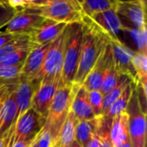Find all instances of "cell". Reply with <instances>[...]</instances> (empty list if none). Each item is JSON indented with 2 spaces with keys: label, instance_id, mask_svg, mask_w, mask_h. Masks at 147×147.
<instances>
[{
  "label": "cell",
  "instance_id": "obj_1",
  "mask_svg": "<svg viewBox=\"0 0 147 147\" xmlns=\"http://www.w3.org/2000/svg\"><path fill=\"white\" fill-rule=\"evenodd\" d=\"M9 3L18 12L24 11L56 22L71 24L82 22L83 13L77 0H15Z\"/></svg>",
  "mask_w": 147,
  "mask_h": 147
},
{
  "label": "cell",
  "instance_id": "obj_2",
  "mask_svg": "<svg viewBox=\"0 0 147 147\" xmlns=\"http://www.w3.org/2000/svg\"><path fill=\"white\" fill-rule=\"evenodd\" d=\"M81 22L83 25V38L78 71L73 81V84L78 85H83L88 74L110 40L87 16H83Z\"/></svg>",
  "mask_w": 147,
  "mask_h": 147
},
{
  "label": "cell",
  "instance_id": "obj_3",
  "mask_svg": "<svg viewBox=\"0 0 147 147\" xmlns=\"http://www.w3.org/2000/svg\"><path fill=\"white\" fill-rule=\"evenodd\" d=\"M83 38L82 22L68 24L65 29L64 65L59 86L73 84L81 51Z\"/></svg>",
  "mask_w": 147,
  "mask_h": 147
},
{
  "label": "cell",
  "instance_id": "obj_4",
  "mask_svg": "<svg viewBox=\"0 0 147 147\" xmlns=\"http://www.w3.org/2000/svg\"><path fill=\"white\" fill-rule=\"evenodd\" d=\"M79 86L81 85L76 84L59 86L54 94L44 126L52 132L56 140L59 129L71 109L73 97Z\"/></svg>",
  "mask_w": 147,
  "mask_h": 147
},
{
  "label": "cell",
  "instance_id": "obj_5",
  "mask_svg": "<svg viewBox=\"0 0 147 147\" xmlns=\"http://www.w3.org/2000/svg\"><path fill=\"white\" fill-rule=\"evenodd\" d=\"M126 111L128 115V134L132 147H146V112L140 103L136 85Z\"/></svg>",
  "mask_w": 147,
  "mask_h": 147
},
{
  "label": "cell",
  "instance_id": "obj_6",
  "mask_svg": "<svg viewBox=\"0 0 147 147\" xmlns=\"http://www.w3.org/2000/svg\"><path fill=\"white\" fill-rule=\"evenodd\" d=\"M46 118L29 109L16 122L6 147L19 140H34L42 130Z\"/></svg>",
  "mask_w": 147,
  "mask_h": 147
},
{
  "label": "cell",
  "instance_id": "obj_7",
  "mask_svg": "<svg viewBox=\"0 0 147 147\" xmlns=\"http://www.w3.org/2000/svg\"><path fill=\"white\" fill-rule=\"evenodd\" d=\"M146 3L143 0L119 1L115 0V9L120 21L126 20L127 25L123 28L142 29L146 28Z\"/></svg>",
  "mask_w": 147,
  "mask_h": 147
},
{
  "label": "cell",
  "instance_id": "obj_8",
  "mask_svg": "<svg viewBox=\"0 0 147 147\" xmlns=\"http://www.w3.org/2000/svg\"><path fill=\"white\" fill-rule=\"evenodd\" d=\"M66 28V27H65ZM64 47H65V30L49 46L43 66L40 78H59L60 80L64 65Z\"/></svg>",
  "mask_w": 147,
  "mask_h": 147
},
{
  "label": "cell",
  "instance_id": "obj_9",
  "mask_svg": "<svg viewBox=\"0 0 147 147\" xmlns=\"http://www.w3.org/2000/svg\"><path fill=\"white\" fill-rule=\"evenodd\" d=\"M115 70L119 75L127 77L135 85L138 84L137 76L133 66V56L134 51L127 47L121 40H109Z\"/></svg>",
  "mask_w": 147,
  "mask_h": 147
},
{
  "label": "cell",
  "instance_id": "obj_10",
  "mask_svg": "<svg viewBox=\"0 0 147 147\" xmlns=\"http://www.w3.org/2000/svg\"><path fill=\"white\" fill-rule=\"evenodd\" d=\"M59 78H42L40 85L33 96L31 109L46 119L54 94L59 87Z\"/></svg>",
  "mask_w": 147,
  "mask_h": 147
},
{
  "label": "cell",
  "instance_id": "obj_11",
  "mask_svg": "<svg viewBox=\"0 0 147 147\" xmlns=\"http://www.w3.org/2000/svg\"><path fill=\"white\" fill-rule=\"evenodd\" d=\"M51 43H47L40 46H33L30 48L21 69L20 82L30 81L40 78L45 56Z\"/></svg>",
  "mask_w": 147,
  "mask_h": 147
},
{
  "label": "cell",
  "instance_id": "obj_12",
  "mask_svg": "<svg viewBox=\"0 0 147 147\" xmlns=\"http://www.w3.org/2000/svg\"><path fill=\"white\" fill-rule=\"evenodd\" d=\"M41 81L40 78L30 80V81H22L20 82L16 90H15V99H16V121L15 124L8 136V139L6 142L4 143L5 147L8 144V141L9 140V137L12 134L13 128L16 125V121L23 115L25 114L29 109H31L32 105V99L34 95V92L38 89L40 83Z\"/></svg>",
  "mask_w": 147,
  "mask_h": 147
},
{
  "label": "cell",
  "instance_id": "obj_13",
  "mask_svg": "<svg viewBox=\"0 0 147 147\" xmlns=\"http://www.w3.org/2000/svg\"><path fill=\"white\" fill-rule=\"evenodd\" d=\"M44 20L45 19L41 16L19 11L1 30L13 34L29 36L41 25Z\"/></svg>",
  "mask_w": 147,
  "mask_h": 147
},
{
  "label": "cell",
  "instance_id": "obj_14",
  "mask_svg": "<svg viewBox=\"0 0 147 147\" xmlns=\"http://www.w3.org/2000/svg\"><path fill=\"white\" fill-rule=\"evenodd\" d=\"M88 18L110 40H120L119 34L123 31V25L115 8L97 13Z\"/></svg>",
  "mask_w": 147,
  "mask_h": 147
},
{
  "label": "cell",
  "instance_id": "obj_15",
  "mask_svg": "<svg viewBox=\"0 0 147 147\" xmlns=\"http://www.w3.org/2000/svg\"><path fill=\"white\" fill-rule=\"evenodd\" d=\"M67 25L45 19L41 25L29 35V40L34 46L51 43L64 32Z\"/></svg>",
  "mask_w": 147,
  "mask_h": 147
},
{
  "label": "cell",
  "instance_id": "obj_16",
  "mask_svg": "<svg viewBox=\"0 0 147 147\" xmlns=\"http://www.w3.org/2000/svg\"><path fill=\"white\" fill-rule=\"evenodd\" d=\"M16 115V104L15 90L6 95L0 109V140L6 142L8 136L15 124Z\"/></svg>",
  "mask_w": 147,
  "mask_h": 147
},
{
  "label": "cell",
  "instance_id": "obj_17",
  "mask_svg": "<svg viewBox=\"0 0 147 147\" xmlns=\"http://www.w3.org/2000/svg\"><path fill=\"white\" fill-rule=\"evenodd\" d=\"M110 50H111V47H110V44L109 41V43L107 44L103 52L100 55L96 63L95 64L92 70L88 74L86 79L84 80V82L83 84V86L88 91L100 90L102 77L104 74V71L106 68V64L108 61V58H109Z\"/></svg>",
  "mask_w": 147,
  "mask_h": 147
},
{
  "label": "cell",
  "instance_id": "obj_18",
  "mask_svg": "<svg viewBox=\"0 0 147 147\" xmlns=\"http://www.w3.org/2000/svg\"><path fill=\"white\" fill-rule=\"evenodd\" d=\"M71 111L74 114L78 121L95 118L89 101V91L83 85L79 86L73 97Z\"/></svg>",
  "mask_w": 147,
  "mask_h": 147
},
{
  "label": "cell",
  "instance_id": "obj_19",
  "mask_svg": "<svg viewBox=\"0 0 147 147\" xmlns=\"http://www.w3.org/2000/svg\"><path fill=\"white\" fill-rule=\"evenodd\" d=\"M109 138L114 147L118 146L123 141L129 139L128 134V115L124 111L115 116L110 122Z\"/></svg>",
  "mask_w": 147,
  "mask_h": 147
},
{
  "label": "cell",
  "instance_id": "obj_20",
  "mask_svg": "<svg viewBox=\"0 0 147 147\" xmlns=\"http://www.w3.org/2000/svg\"><path fill=\"white\" fill-rule=\"evenodd\" d=\"M102 121L103 116L95 117L90 120L78 122L76 128L75 140L81 145V146H86L90 139L99 132Z\"/></svg>",
  "mask_w": 147,
  "mask_h": 147
},
{
  "label": "cell",
  "instance_id": "obj_21",
  "mask_svg": "<svg viewBox=\"0 0 147 147\" xmlns=\"http://www.w3.org/2000/svg\"><path fill=\"white\" fill-rule=\"evenodd\" d=\"M78 122V120L70 109L58 134L57 143L59 147L68 146L75 140L76 128Z\"/></svg>",
  "mask_w": 147,
  "mask_h": 147
},
{
  "label": "cell",
  "instance_id": "obj_22",
  "mask_svg": "<svg viewBox=\"0 0 147 147\" xmlns=\"http://www.w3.org/2000/svg\"><path fill=\"white\" fill-rule=\"evenodd\" d=\"M134 88H135V84L131 82L127 85V87L123 90V92L121 94V96L114 102V103L111 105V107L109 109V110L105 113L103 117L111 121L117 115L126 111Z\"/></svg>",
  "mask_w": 147,
  "mask_h": 147
},
{
  "label": "cell",
  "instance_id": "obj_23",
  "mask_svg": "<svg viewBox=\"0 0 147 147\" xmlns=\"http://www.w3.org/2000/svg\"><path fill=\"white\" fill-rule=\"evenodd\" d=\"M119 77H120V75L115 67L113 53H112V49H111L109 58H108L107 64H106V68H105L104 74L102 77L101 87L99 90L103 96L106 95L108 92H109L115 86V84H117V81L119 79Z\"/></svg>",
  "mask_w": 147,
  "mask_h": 147
},
{
  "label": "cell",
  "instance_id": "obj_24",
  "mask_svg": "<svg viewBox=\"0 0 147 147\" xmlns=\"http://www.w3.org/2000/svg\"><path fill=\"white\" fill-rule=\"evenodd\" d=\"M22 65L0 66V90L15 88L20 83Z\"/></svg>",
  "mask_w": 147,
  "mask_h": 147
},
{
  "label": "cell",
  "instance_id": "obj_25",
  "mask_svg": "<svg viewBox=\"0 0 147 147\" xmlns=\"http://www.w3.org/2000/svg\"><path fill=\"white\" fill-rule=\"evenodd\" d=\"M83 16L91 17L94 15L115 8V0H84L78 1Z\"/></svg>",
  "mask_w": 147,
  "mask_h": 147
},
{
  "label": "cell",
  "instance_id": "obj_26",
  "mask_svg": "<svg viewBox=\"0 0 147 147\" xmlns=\"http://www.w3.org/2000/svg\"><path fill=\"white\" fill-rule=\"evenodd\" d=\"M131 82L132 81L127 77L120 75L115 86L109 92H108L106 95L103 96V104H102L103 115H105V113L109 110V109L111 107V105L114 103V102L121 96V94L123 92V90L127 87V85Z\"/></svg>",
  "mask_w": 147,
  "mask_h": 147
},
{
  "label": "cell",
  "instance_id": "obj_27",
  "mask_svg": "<svg viewBox=\"0 0 147 147\" xmlns=\"http://www.w3.org/2000/svg\"><path fill=\"white\" fill-rule=\"evenodd\" d=\"M132 63H133V66L137 76V80H138L137 85L141 86V87H146L147 55L137 53L134 51Z\"/></svg>",
  "mask_w": 147,
  "mask_h": 147
},
{
  "label": "cell",
  "instance_id": "obj_28",
  "mask_svg": "<svg viewBox=\"0 0 147 147\" xmlns=\"http://www.w3.org/2000/svg\"><path fill=\"white\" fill-rule=\"evenodd\" d=\"M34 45L29 40V36L23 35L0 47V60L9 54L23 49H30Z\"/></svg>",
  "mask_w": 147,
  "mask_h": 147
},
{
  "label": "cell",
  "instance_id": "obj_29",
  "mask_svg": "<svg viewBox=\"0 0 147 147\" xmlns=\"http://www.w3.org/2000/svg\"><path fill=\"white\" fill-rule=\"evenodd\" d=\"M123 30L129 33L131 37L133 38L136 47L137 53H143L147 55V34L146 28L142 29H136L132 28H123Z\"/></svg>",
  "mask_w": 147,
  "mask_h": 147
},
{
  "label": "cell",
  "instance_id": "obj_30",
  "mask_svg": "<svg viewBox=\"0 0 147 147\" xmlns=\"http://www.w3.org/2000/svg\"><path fill=\"white\" fill-rule=\"evenodd\" d=\"M30 49H23L9 54L0 60V66H15L23 65Z\"/></svg>",
  "mask_w": 147,
  "mask_h": 147
},
{
  "label": "cell",
  "instance_id": "obj_31",
  "mask_svg": "<svg viewBox=\"0 0 147 147\" xmlns=\"http://www.w3.org/2000/svg\"><path fill=\"white\" fill-rule=\"evenodd\" d=\"M89 101L95 117L103 116V95L100 90L89 91Z\"/></svg>",
  "mask_w": 147,
  "mask_h": 147
},
{
  "label": "cell",
  "instance_id": "obj_32",
  "mask_svg": "<svg viewBox=\"0 0 147 147\" xmlns=\"http://www.w3.org/2000/svg\"><path fill=\"white\" fill-rule=\"evenodd\" d=\"M17 13L9 1H0V29H2Z\"/></svg>",
  "mask_w": 147,
  "mask_h": 147
},
{
  "label": "cell",
  "instance_id": "obj_33",
  "mask_svg": "<svg viewBox=\"0 0 147 147\" xmlns=\"http://www.w3.org/2000/svg\"><path fill=\"white\" fill-rule=\"evenodd\" d=\"M35 142L38 147H52L57 142V140L52 132L44 126L40 133L38 134Z\"/></svg>",
  "mask_w": 147,
  "mask_h": 147
},
{
  "label": "cell",
  "instance_id": "obj_34",
  "mask_svg": "<svg viewBox=\"0 0 147 147\" xmlns=\"http://www.w3.org/2000/svg\"><path fill=\"white\" fill-rule=\"evenodd\" d=\"M23 35H21V34H9V33H5L3 31H2L0 29V47L6 45L7 43L17 39V38H20Z\"/></svg>",
  "mask_w": 147,
  "mask_h": 147
},
{
  "label": "cell",
  "instance_id": "obj_35",
  "mask_svg": "<svg viewBox=\"0 0 147 147\" xmlns=\"http://www.w3.org/2000/svg\"><path fill=\"white\" fill-rule=\"evenodd\" d=\"M34 140H19V141H16V142L13 143L11 146H9V147H30L32 146V144L34 143Z\"/></svg>",
  "mask_w": 147,
  "mask_h": 147
},
{
  "label": "cell",
  "instance_id": "obj_36",
  "mask_svg": "<svg viewBox=\"0 0 147 147\" xmlns=\"http://www.w3.org/2000/svg\"><path fill=\"white\" fill-rule=\"evenodd\" d=\"M98 134V133H97ZM95 134L90 140L88 142V144L86 145L85 147H99L100 146V142H99V136L98 134Z\"/></svg>",
  "mask_w": 147,
  "mask_h": 147
},
{
  "label": "cell",
  "instance_id": "obj_37",
  "mask_svg": "<svg viewBox=\"0 0 147 147\" xmlns=\"http://www.w3.org/2000/svg\"><path fill=\"white\" fill-rule=\"evenodd\" d=\"M16 87H15V88H9V89H5V90H0V99H2L3 97H4L7 94H9V93H10V92L14 91V90H16Z\"/></svg>",
  "mask_w": 147,
  "mask_h": 147
},
{
  "label": "cell",
  "instance_id": "obj_38",
  "mask_svg": "<svg viewBox=\"0 0 147 147\" xmlns=\"http://www.w3.org/2000/svg\"><path fill=\"white\" fill-rule=\"evenodd\" d=\"M116 147H132L131 145V141H130V139H127L125 141H123L121 145H119L118 146Z\"/></svg>",
  "mask_w": 147,
  "mask_h": 147
},
{
  "label": "cell",
  "instance_id": "obj_39",
  "mask_svg": "<svg viewBox=\"0 0 147 147\" xmlns=\"http://www.w3.org/2000/svg\"><path fill=\"white\" fill-rule=\"evenodd\" d=\"M66 147H82V146H81V145H80V144H79V143L75 140L71 144H70L68 146H66Z\"/></svg>",
  "mask_w": 147,
  "mask_h": 147
},
{
  "label": "cell",
  "instance_id": "obj_40",
  "mask_svg": "<svg viewBox=\"0 0 147 147\" xmlns=\"http://www.w3.org/2000/svg\"><path fill=\"white\" fill-rule=\"evenodd\" d=\"M0 147H5V145L3 143V141L2 140H0Z\"/></svg>",
  "mask_w": 147,
  "mask_h": 147
},
{
  "label": "cell",
  "instance_id": "obj_41",
  "mask_svg": "<svg viewBox=\"0 0 147 147\" xmlns=\"http://www.w3.org/2000/svg\"><path fill=\"white\" fill-rule=\"evenodd\" d=\"M35 140H36V139H35ZM35 140L34 141V143L32 144V146H31L30 147H38L37 146V145H36V142H35Z\"/></svg>",
  "mask_w": 147,
  "mask_h": 147
},
{
  "label": "cell",
  "instance_id": "obj_42",
  "mask_svg": "<svg viewBox=\"0 0 147 147\" xmlns=\"http://www.w3.org/2000/svg\"><path fill=\"white\" fill-rule=\"evenodd\" d=\"M52 147H59V145H58V143L56 142V143H55V144H54V145H53Z\"/></svg>",
  "mask_w": 147,
  "mask_h": 147
}]
</instances>
